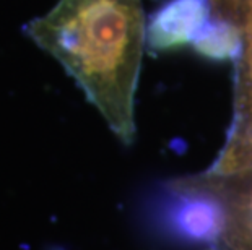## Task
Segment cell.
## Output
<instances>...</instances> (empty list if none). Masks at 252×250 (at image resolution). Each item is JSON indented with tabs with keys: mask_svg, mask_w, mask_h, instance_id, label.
Instances as JSON below:
<instances>
[{
	"mask_svg": "<svg viewBox=\"0 0 252 250\" xmlns=\"http://www.w3.org/2000/svg\"><path fill=\"white\" fill-rule=\"evenodd\" d=\"M25 34L65 68L112 134L130 145L147 44L142 0H59Z\"/></svg>",
	"mask_w": 252,
	"mask_h": 250,
	"instance_id": "obj_1",
	"label": "cell"
},
{
	"mask_svg": "<svg viewBox=\"0 0 252 250\" xmlns=\"http://www.w3.org/2000/svg\"><path fill=\"white\" fill-rule=\"evenodd\" d=\"M192 182L203 190L217 206L218 250H252V172L234 175H192Z\"/></svg>",
	"mask_w": 252,
	"mask_h": 250,
	"instance_id": "obj_2",
	"label": "cell"
},
{
	"mask_svg": "<svg viewBox=\"0 0 252 250\" xmlns=\"http://www.w3.org/2000/svg\"><path fill=\"white\" fill-rule=\"evenodd\" d=\"M243 38V51L236 58L234 117L221 151L205 171L212 175L252 172V25Z\"/></svg>",
	"mask_w": 252,
	"mask_h": 250,
	"instance_id": "obj_3",
	"label": "cell"
},
{
	"mask_svg": "<svg viewBox=\"0 0 252 250\" xmlns=\"http://www.w3.org/2000/svg\"><path fill=\"white\" fill-rule=\"evenodd\" d=\"M212 17L210 0H169L150 18L147 44L152 51H171L194 42Z\"/></svg>",
	"mask_w": 252,
	"mask_h": 250,
	"instance_id": "obj_4",
	"label": "cell"
},
{
	"mask_svg": "<svg viewBox=\"0 0 252 250\" xmlns=\"http://www.w3.org/2000/svg\"><path fill=\"white\" fill-rule=\"evenodd\" d=\"M243 31L224 20L212 17V20L203 26L200 34L192 42L198 54L215 60L224 58H238L243 51Z\"/></svg>",
	"mask_w": 252,
	"mask_h": 250,
	"instance_id": "obj_5",
	"label": "cell"
},
{
	"mask_svg": "<svg viewBox=\"0 0 252 250\" xmlns=\"http://www.w3.org/2000/svg\"><path fill=\"white\" fill-rule=\"evenodd\" d=\"M212 15L244 31L252 25V0H210Z\"/></svg>",
	"mask_w": 252,
	"mask_h": 250,
	"instance_id": "obj_6",
	"label": "cell"
},
{
	"mask_svg": "<svg viewBox=\"0 0 252 250\" xmlns=\"http://www.w3.org/2000/svg\"><path fill=\"white\" fill-rule=\"evenodd\" d=\"M212 250H218V249H212Z\"/></svg>",
	"mask_w": 252,
	"mask_h": 250,
	"instance_id": "obj_7",
	"label": "cell"
}]
</instances>
